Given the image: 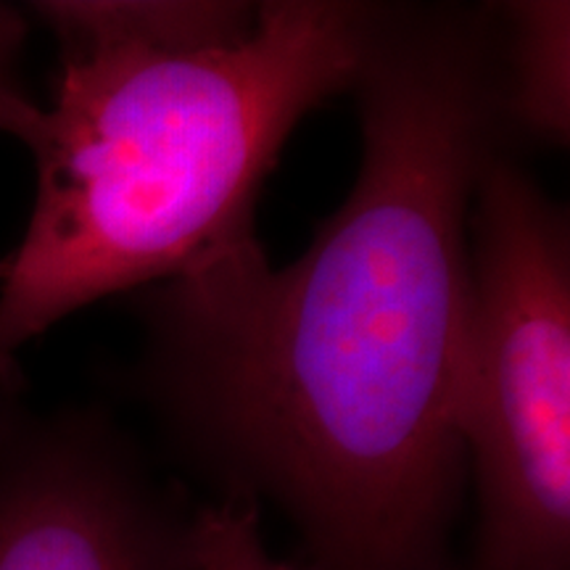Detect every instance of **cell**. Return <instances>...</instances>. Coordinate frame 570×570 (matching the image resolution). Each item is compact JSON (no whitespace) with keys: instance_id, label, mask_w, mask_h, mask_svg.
Segmentation results:
<instances>
[{"instance_id":"obj_1","label":"cell","mask_w":570,"mask_h":570,"mask_svg":"<svg viewBox=\"0 0 570 570\" xmlns=\"http://www.w3.org/2000/svg\"><path fill=\"white\" fill-rule=\"evenodd\" d=\"M362 164L296 262L259 240L142 291L140 391L306 570H452L470 212L510 138L494 6L386 3L354 85Z\"/></svg>"},{"instance_id":"obj_2","label":"cell","mask_w":570,"mask_h":570,"mask_svg":"<svg viewBox=\"0 0 570 570\" xmlns=\"http://www.w3.org/2000/svg\"><path fill=\"white\" fill-rule=\"evenodd\" d=\"M386 3L269 0L244 42L142 53L56 35L38 190L0 262V381L48 327L254 244V209L309 111L354 92Z\"/></svg>"},{"instance_id":"obj_3","label":"cell","mask_w":570,"mask_h":570,"mask_svg":"<svg viewBox=\"0 0 570 570\" xmlns=\"http://www.w3.org/2000/svg\"><path fill=\"white\" fill-rule=\"evenodd\" d=\"M460 436L475 568L570 570V227L504 151L470 212Z\"/></svg>"},{"instance_id":"obj_4","label":"cell","mask_w":570,"mask_h":570,"mask_svg":"<svg viewBox=\"0 0 570 570\" xmlns=\"http://www.w3.org/2000/svg\"><path fill=\"white\" fill-rule=\"evenodd\" d=\"M0 570H198L196 512L101 412H38L0 381Z\"/></svg>"},{"instance_id":"obj_5","label":"cell","mask_w":570,"mask_h":570,"mask_svg":"<svg viewBox=\"0 0 570 570\" xmlns=\"http://www.w3.org/2000/svg\"><path fill=\"white\" fill-rule=\"evenodd\" d=\"M51 35L142 53H209L254 32L259 3L238 0H42L30 6Z\"/></svg>"},{"instance_id":"obj_6","label":"cell","mask_w":570,"mask_h":570,"mask_svg":"<svg viewBox=\"0 0 570 570\" xmlns=\"http://www.w3.org/2000/svg\"><path fill=\"white\" fill-rule=\"evenodd\" d=\"M494 9L499 92L510 138L568 142L570 6L566 0H520Z\"/></svg>"},{"instance_id":"obj_7","label":"cell","mask_w":570,"mask_h":570,"mask_svg":"<svg viewBox=\"0 0 570 570\" xmlns=\"http://www.w3.org/2000/svg\"><path fill=\"white\" fill-rule=\"evenodd\" d=\"M196 560L198 570H306L269 552L259 508L246 499H223L196 512Z\"/></svg>"},{"instance_id":"obj_8","label":"cell","mask_w":570,"mask_h":570,"mask_svg":"<svg viewBox=\"0 0 570 570\" xmlns=\"http://www.w3.org/2000/svg\"><path fill=\"white\" fill-rule=\"evenodd\" d=\"M27 13L0 3V132L30 146L40 127L42 104L21 80V56L27 46Z\"/></svg>"}]
</instances>
